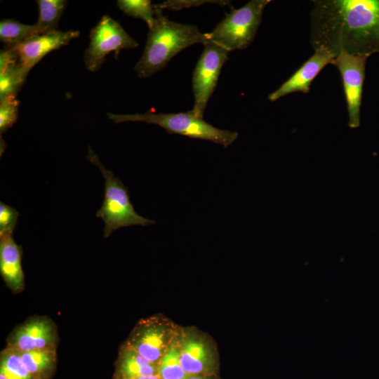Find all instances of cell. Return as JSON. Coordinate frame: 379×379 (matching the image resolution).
Returning <instances> with one entry per match:
<instances>
[{"mask_svg":"<svg viewBox=\"0 0 379 379\" xmlns=\"http://www.w3.org/2000/svg\"><path fill=\"white\" fill-rule=\"evenodd\" d=\"M18 211L14 208L0 202V234L7 232L13 233L15 228Z\"/></svg>","mask_w":379,"mask_h":379,"instance_id":"cb8c5ba5","label":"cell"},{"mask_svg":"<svg viewBox=\"0 0 379 379\" xmlns=\"http://www.w3.org/2000/svg\"><path fill=\"white\" fill-rule=\"evenodd\" d=\"M138 44L122 26L107 15H103L90 33V44L84 53V63L91 72L100 69L106 55H117L122 49L135 48Z\"/></svg>","mask_w":379,"mask_h":379,"instance_id":"8992f818","label":"cell"},{"mask_svg":"<svg viewBox=\"0 0 379 379\" xmlns=\"http://www.w3.org/2000/svg\"><path fill=\"white\" fill-rule=\"evenodd\" d=\"M118 7L126 15L143 20L150 28L154 22V9L149 0H119Z\"/></svg>","mask_w":379,"mask_h":379,"instance_id":"7402d4cb","label":"cell"},{"mask_svg":"<svg viewBox=\"0 0 379 379\" xmlns=\"http://www.w3.org/2000/svg\"><path fill=\"white\" fill-rule=\"evenodd\" d=\"M29 72L16 64L0 73V100L16 96L25 81Z\"/></svg>","mask_w":379,"mask_h":379,"instance_id":"ffe728a7","label":"cell"},{"mask_svg":"<svg viewBox=\"0 0 379 379\" xmlns=\"http://www.w3.org/2000/svg\"><path fill=\"white\" fill-rule=\"evenodd\" d=\"M270 0H251L232 9L216 27L206 33L208 40L230 52L246 48L260 26L262 13Z\"/></svg>","mask_w":379,"mask_h":379,"instance_id":"5b68a950","label":"cell"},{"mask_svg":"<svg viewBox=\"0 0 379 379\" xmlns=\"http://www.w3.org/2000/svg\"><path fill=\"white\" fill-rule=\"evenodd\" d=\"M154 9V24L149 28L145 50L134 67L141 78L162 69L174 55L187 47L208 41L206 33H201L197 26L171 21L163 15L162 10Z\"/></svg>","mask_w":379,"mask_h":379,"instance_id":"7a4b0ae2","label":"cell"},{"mask_svg":"<svg viewBox=\"0 0 379 379\" xmlns=\"http://www.w3.org/2000/svg\"><path fill=\"white\" fill-rule=\"evenodd\" d=\"M166 328L156 319H147L133 331L126 346L153 364H158L167 347Z\"/></svg>","mask_w":379,"mask_h":379,"instance_id":"8fae6325","label":"cell"},{"mask_svg":"<svg viewBox=\"0 0 379 379\" xmlns=\"http://www.w3.org/2000/svg\"><path fill=\"white\" fill-rule=\"evenodd\" d=\"M132 379H161L159 374L157 375H151V376H146V377H144V376H141V377H137V378H132Z\"/></svg>","mask_w":379,"mask_h":379,"instance_id":"484cf974","label":"cell"},{"mask_svg":"<svg viewBox=\"0 0 379 379\" xmlns=\"http://www.w3.org/2000/svg\"><path fill=\"white\" fill-rule=\"evenodd\" d=\"M39 19L35 24L40 34L57 31L60 17L65 8L64 0H38Z\"/></svg>","mask_w":379,"mask_h":379,"instance_id":"e0dca14e","label":"cell"},{"mask_svg":"<svg viewBox=\"0 0 379 379\" xmlns=\"http://www.w3.org/2000/svg\"><path fill=\"white\" fill-rule=\"evenodd\" d=\"M79 35V31L57 30L34 36L20 44L5 48H12L16 54L18 64L29 72L46 54L67 45Z\"/></svg>","mask_w":379,"mask_h":379,"instance_id":"30bf717a","label":"cell"},{"mask_svg":"<svg viewBox=\"0 0 379 379\" xmlns=\"http://www.w3.org/2000/svg\"><path fill=\"white\" fill-rule=\"evenodd\" d=\"M0 379H7V378L2 373H0Z\"/></svg>","mask_w":379,"mask_h":379,"instance_id":"4316f807","label":"cell"},{"mask_svg":"<svg viewBox=\"0 0 379 379\" xmlns=\"http://www.w3.org/2000/svg\"><path fill=\"white\" fill-rule=\"evenodd\" d=\"M334 58L333 55L326 51H315L286 81L268 95V100L274 102L295 92L308 93L313 80L324 67L333 63Z\"/></svg>","mask_w":379,"mask_h":379,"instance_id":"7c38bea8","label":"cell"},{"mask_svg":"<svg viewBox=\"0 0 379 379\" xmlns=\"http://www.w3.org/2000/svg\"><path fill=\"white\" fill-rule=\"evenodd\" d=\"M107 115L109 119L116 124L141 121L156 124L169 133L212 141L225 148L233 143L238 137L237 132L218 128L205 121L203 118L195 117L190 111L184 113H152L148 111L144 114L107 113Z\"/></svg>","mask_w":379,"mask_h":379,"instance_id":"277c9868","label":"cell"},{"mask_svg":"<svg viewBox=\"0 0 379 379\" xmlns=\"http://www.w3.org/2000/svg\"><path fill=\"white\" fill-rule=\"evenodd\" d=\"M58 343L57 330L53 322L44 317L27 320L11 335L8 347L18 352L55 350Z\"/></svg>","mask_w":379,"mask_h":379,"instance_id":"9c48e42d","label":"cell"},{"mask_svg":"<svg viewBox=\"0 0 379 379\" xmlns=\"http://www.w3.org/2000/svg\"><path fill=\"white\" fill-rule=\"evenodd\" d=\"M211 3L221 6H228L230 2L228 1H207V0H168L157 4H153L154 8L157 9H172L180 10L192 6H200L203 4Z\"/></svg>","mask_w":379,"mask_h":379,"instance_id":"d4e9b609","label":"cell"},{"mask_svg":"<svg viewBox=\"0 0 379 379\" xmlns=\"http://www.w3.org/2000/svg\"><path fill=\"white\" fill-rule=\"evenodd\" d=\"M0 373L7 379H34L24 365L20 352L8 347L1 353Z\"/></svg>","mask_w":379,"mask_h":379,"instance_id":"d6986e66","label":"cell"},{"mask_svg":"<svg viewBox=\"0 0 379 379\" xmlns=\"http://www.w3.org/2000/svg\"><path fill=\"white\" fill-rule=\"evenodd\" d=\"M22 361L34 379H48L56 365L55 350H32L20 352Z\"/></svg>","mask_w":379,"mask_h":379,"instance_id":"2e32d148","label":"cell"},{"mask_svg":"<svg viewBox=\"0 0 379 379\" xmlns=\"http://www.w3.org/2000/svg\"><path fill=\"white\" fill-rule=\"evenodd\" d=\"M161 379H186L188 375L180 364V350L171 347L161 358L159 365Z\"/></svg>","mask_w":379,"mask_h":379,"instance_id":"44dd1931","label":"cell"},{"mask_svg":"<svg viewBox=\"0 0 379 379\" xmlns=\"http://www.w3.org/2000/svg\"><path fill=\"white\" fill-rule=\"evenodd\" d=\"M310 44L335 57L340 51L379 53V0H314Z\"/></svg>","mask_w":379,"mask_h":379,"instance_id":"6da1fadb","label":"cell"},{"mask_svg":"<svg viewBox=\"0 0 379 379\" xmlns=\"http://www.w3.org/2000/svg\"><path fill=\"white\" fill-rule=\"evenodd\" d=\"M88 147L87 159L100 170L105 180L103 202L96 213V216L105 223L104 237L107 238L114 231L124 227L154 224L155 221L136 213L131 203L127 187L104 166L89 145Z\"/></svg>","mask_w":379,"mask_h":379,"instance_id":"3957f363","label":"cell"},{"mask_svg":"<svg viewBox=\"0 0 379 379\" xmlns=\"http://www.w3.org/2000/svg\"><path fill=\"white\" fill-rule=\"evenodd\" d=\"M180 364L187 375H197L205 371L210 364L208 350L201 341L189 338L180 349Z\"/></svg>","mask_w":379,"mask_h":379,"instance_id":"9a60e30c","label":"cell"},{"mask_svg":"<svg viewBox=\"0 0 379 379\" xmlns=\"http://www.w3.org/2000/svg\"><path fill=\"white\" fill-rule=\"evenodd\" d=\"M204 49L193 72L192 88L194 102L191 113L203 118L208 101L216 86L221 68L228 59L229 52L210 41Z\"/></svg>","mask_w":379,"mask_h":379,"instance_id":"52a82bcc","label":"cell"},{"mask_svg":"<svg viewBox=\"0 0 379 379\" xmlns=\"http://www.w3.org/2000/svg\"><path fill=\"white\" fill-rule=\"evenodd\" d=\"M11 232L0 234V272L13 292H20L25 286V277L21 265L22 250Z\"/></svg>","mask_w":379,"mask_h":379,"instance_id":"4fadbf2b","label":"cell"},{"mask_svg":"<svg viewBox=\"0 0 379 379\" xmlns=\"http://www.w3.org/2000/svg\"><path fill=\"white\" fill-rule=\"evenodd\" d=\"M39 34L36 25H25L13 19L0 22V39L6 44V46H14Z\"/></svg>","mask_w":379,"mask_h":379,"instance_id":"ac0fdd59","label":"cell"},{"mask_svg":"<svg viewBox=\"0 0 379 379\" xmlns=\"http://www.w3.org/2000/svg\"><path fill=\"white\" fill-rule=\"evenodd\" d=\"M367 58L365 55L340 51L332 63L338 68L341 76L348 113L347 124L350 128H357L360 126V109Z\"/></svg>","mask_w":379,"mask_h":379,"instance_id":"ba28073f","label":"cell"},{"mask_svg":"<svg viewBox=\"0 0 379 379\" xmlns=\"http://www.w3.org/2000/svg\"><path fill=\"white\" fill-rule=\"evenodd\" d=\"M20 102L16 96H10L1 100L0 133H5L17 121Z\"/></svg>","mask_w":379,"mask_h":379,"instance_id":"603a6c76","label":"cell"},{"mask_svg":"<svg viewBox=\"0 0 379 379\" xmlns=\"http://www.w3.org/2000/svg\"><path fill=\"white\" fill-rule=\"evenodd\" d=\"M159 374V366L145 359L133 349L125 346L119 354L116 379H132Z\"/></svg>","mask_w":379,"mask_h":379,"instance_id":"5bb4252c","label":"cell"},{"mask_svg":"<svg viewBox=\"0 0 379 379\" xmlns=\"http://www.w3.org/2000/svg\"><path fill=\"white\" fill-rule=\"evenodd\" d=\"M190 379H204V378H201V377L194 376V377L190 378Z\"/></svg>","mask_w":379,"mask_h":379,"instance_id":"83f0119b","label":"cell"}]
</instances>
